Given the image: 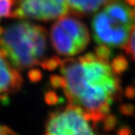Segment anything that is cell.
<instances>
[{
    "mask_svg": "<svg viewBox=\"0 0 135 135\" xmlns=\"http://www.w3.org/2000/svg\"><path fill=\"white\" fill-rule=\"evenodd\" d=\"M126 2L131 7L133 8V10L135 11V0H125Z\"/></svg>",
    "mask_w": 135,
    "mask_h": 135,
    "instance_id": "7c38bea8",
    "label": "cell"
},
{
    "mask_svg": "<svg viewBox=\"0 0 135 135\" xmlns=\"http://www.w3.org/2000/svg\"><path fill=\"white\" fill-rule=\"evenodd\" d=\"M0 135H17L12 129L0 124Z\"/></svg>",
    "mask_w": 135,
    "mask_h": 135,
    "instance_id": "8fae6325",
    "label": "cell"
},
{
    "mask_svg": "<svg viewBox=\"0 0 135 135\" xmlns=\"http://www.w3.org/2000/svg\"><path fill=\"white\" fill-rule=\"evenodd\" d=\"M94 124L81 110L68 104L50 114L43 135H98Z\"/></svg>",
    "mask_w": 135,
    "mask_h": 135,
    "instance_id": "5b68a950",
    "label": "cell"
},
{
    "mask_svg": "<svg viewBox=\"0 0 135 135\" xmlns=\"http://www.w3.org/2000/svg\"><path fill=\"white\" fill-rule=\"evenodd\" d=\"M50 37L56 53L65 57L79 55L90 42L86 25L78 19L65 16L57 19L51 26Z\"/></svg>",
    "mask_w": 135,
    "mask_h": 135,
    "instance_id": "277c9868",
    "label": "cell"
},
{
    "mask_svg": "<svg viewBox=\"0 0 135 135\" xmlns=\"http://www.w3.org/2000/svg\"><path fill=\"white\" fill-rule=\"evenodd\" d=\"M135 25V11L126 2L112 0L94 16L92 34L99 47L124 46Z\"/></svg>",
    "mask_w": 135,
    "mask_h": 135,
    "instance_id": "3957f363",
    "label": "cell"
},
{
    "mask_svg": "<svg viewBox=\"0 0 135 135\" xmlns=\"http://www.w3.org/2000/svg\"><path fill=\"white\" fill-rule=\"evenodd\" d=\"M111 1L112 0H66L69 12L78 16L90 15Z\"/></svg>",
    "mask_w": 135,
    "mask_h": 135,
    "instance_id": "ba28073f",
    "label": "cell"
},
{
    "mask_svg": "<svg viewBox=\"0 0 135 135\" xmlns=\"http://www.w3.org/2000/svg\"><path fill=\"white\" fill-rule=\"evenodd\" d=\"M23 78L18 70L0 55V102H5L21 90Z\"/></svg>",
    "mask_w": 135,
    "mask_h": 135,
    "instance_id": "52a82bcc",
    "label": "cell"
},
{
    "mask_svg": "<svg viewBox=\"0 0 135 135\" xmlns=\"http://www.w3.org/2000/svg\"><path fill=\"white\" fill-rule=\"evenodd\" d=\"M124 47L125 51H126V53L135 62V25L133 28L130 35L129 37V39Z\"/></svg>",
    "mask_w": 135,
    "mask_h": 135,
    "instance_id": "30bf717a",
    "label": "cell"
},
{
    "mask_svg": "<svg viewBox=\"0 0 135 135\" xmlns=\"http://www.w3.org/2000/svg\"><path fill=\"white\" fill-rule=\"evenodd\" d=\"M110 50L98 47L94 53L60 61L51 78L69 104L81 110L94 123L108 120L112 106L120 92V75L126 68L124 58L110 60Z\"/></svg>",
    "mask_w": 135,
    "mask_h": 135,
    "instance_id": "6da1fadb",
    "label": "cell"
},
{
    "mask_svg": "<svg viewBox=\"0 0 135 135\" xmlns=\"http://www.w3.org/2000/svg\"><path fill=\"white\" fill-rule=\"evenodd\" d=\"M0 55L18 71L38 67L53 70L61 61L49 56L46 30L28 21L0 26Z\"/></svg>",
    "mask_w": 135,
    "mask_h": 135,
    "instance_id": "7a4b0ae2",
    "label": "cell"
},
{
    "mask_svg": "<svg viewBox=\"0 0 135 135\" xmlns=\"http://www.w3.org/2000/svg\"><path fill=\"white\" fill-rule=\"evenodd\" d=\"M69 12L66 0H16L12 17L49 21Z\"/></svg>",
    "mask_w": 135,
    "mask_h": 135,
    "instance_id": "8992f818",
    "label": "cell"
},
{
    "mask_svg": "<svg viewBox=\"0 0 135 135\" xmlns=\"http://www.w3.org/2000/svg\"><path fill=\"white\" fill-rule=\"evenodd\" d=\"M16 0H0V21L3 18L12 17Z\"/></svg>",
    "mask_w": 135,
    "mask_h": 135,
    "instance_id": "9c48e42d",
    "label": "cell"
}]
</instances>
